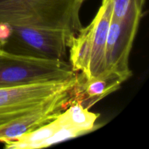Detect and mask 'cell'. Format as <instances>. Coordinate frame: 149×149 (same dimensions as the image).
Here are the masks:
<instances>
[{"label": "cell", "instance_id": "obj_1", "mask_svg": "<svg viewBox=\"0 0 149 149\" xmlns=\"http://www.w3.org/2000/svg\"><path fill=\"white\" fill-rule=\"evenodd\" d=\"M80 0H0V24L58 29L74 36L82 28Z\"/></svg>", "mask_w": 149, "mask_h": 149}, {"label": "cell", "instance_id": "obj_2", "mask_svg": "<svg viewBox=\"0 0 149 149\" xmlns=\"http://www.w3.org/2000/svg\"><path fill=\"white\" fill-rule=\"evenodd\" d=\"M112 15L111 0H103L91 23L71 39L68 47L70 65L82 79L97 77L107 71L106 45Z\"/></svg>", "mask_w": 149, "mask_h": 149}, {"label": "cell", "instance_id": "obj_3", "mask_svg": "<svg viewBox=\"0 0 149 149\" xmlns=\"http://www.w3.org/2000/svg\"><path fill=\"white\" fill-rule=\"evenodd\" d=\"M77 74L64 60L24 56L0 49V88L64 81Z\"/></svg>", "mask_w": 149, "mask_h": 149}, {"label": "cell", "instance_id": "obj_4", "mask_svg": "<svg viewBox=\"0 0 149 149\" xmlns=\"http://www.w3.org/2000/svg\"><path fill=\"white\" fill-rule=\"evenodd\" d=\"M77 75L60 81L0 88V127L74 90Z\"/></svg>", "mask_w": 149, "mask_h": 149}, {"label": "cell", "instance_id": "obj_5", "mask_svg": "<svg viewBox=\"0 0 149 149\" xmlns=\"http://www.w3.org/2000/svg\"><path fill=\"white\" fill-rule=\"evenodd\" d=\"M11 27V33L1 49L24 56L64 60L74 37L58 29L30 26Z\"/></svg>", "mask_w": 149, "mask_h": 149}, {"label": "cell", "instance_id": "obj_6", "mask_svg": "<svg viewBox=\"0 0 149 149\" xmlns=\"http://www.w3.org/2000/svg\"><path fill=\"white\" fill-rule=\"evenodd\" d=\"M139 25L135 22L116 20L112 15L108 31L106 45L107 71L120 74L127 79L132 76L129 58Z\"/></svg>", "mask_w": 149, "mask_h": 149}, {"label": "cell", "instance_id": "obj_7", "mask_svg": "<svg viewBox=\"0 0 149 149\" xmlns=\"http://www.w3.org/2000/svg\"><path fill=\"white\" fill-rule=\"evenodd\" d=\"M74 89L29 114L0 127V142L5 143L15 141L56 119L70 105L74 96Z\"/></svg>", "mask_w": 149, "mask_h": 149}, {"label": "cell", "instance_id": "obj_8", "mask_svg": "<svg viewBox=\"0 0 149 149\" xmlns=\"http://www.w3.org/2000/svg\"><path fill=\"white\" fill-rule=\"evenodd\" d=\"M77 77L72 101L79 103L86 109H90L96 103L117 90L122 83L127 80L120 74L110 71L89 79H82L78 74Z\"/></svg>", "mask_w": 149, "mask_h": 149}, {"label": "cell", "instance_id": "obj_9", "mask_svg": "<svg viewBox=\"0 0 149 149\" xmlns=\"http://www.w3.org/2000/svg\"><path fill=\"white\" fill-rule=\"evenodd\" d=\"M64 113L69 123L83 135L94 130L99 117L98 113L90 112L89 109H84L79 103L72 100L64 111Z\"/></svg>", "mask_w": 149, "mask_h": 149}, {"label": "cell", "instance_id": "obj_10", "mask_svg": "<svg viewBox=\"0 0 149 149\" xmlns=\"http://www.w3.org/2000/svg\"><path fill=\"white\" fill-rule=\"evenodd\" d=\"M113 17L119 20L141 22L146 0H111Z\"/></svg>", "mask_w": 149, "mask_h": 149}, {"label": "cell", "instance_id": "obj_11", "mask_svg": "<svg viewBox=\"0 0 149 149\" xmlns=\"http://www.w3.org/2000/svg\"><path fill=\"white\" fill-rule=\"evenodd\" d=\"M2 48V44L1 43V42H0V49H1Z\"/></svg>", "mask_w": 149, "mask_h": 149}, {"label": "cell", "instance_id": "obj_12", "mask_svg": "<svg viewBox=\"0 0 149 149\" xmlns=\"http://www.w3.org/2000/svg\"><path fill=\"white\" fill-rule=\"evenodd\" d=\"M80 1H81V2H82V3H83V2H84V1H86V0H80Z\"/></svg>", "mask_w": 149, "mask_h": 149}]
</instances>
